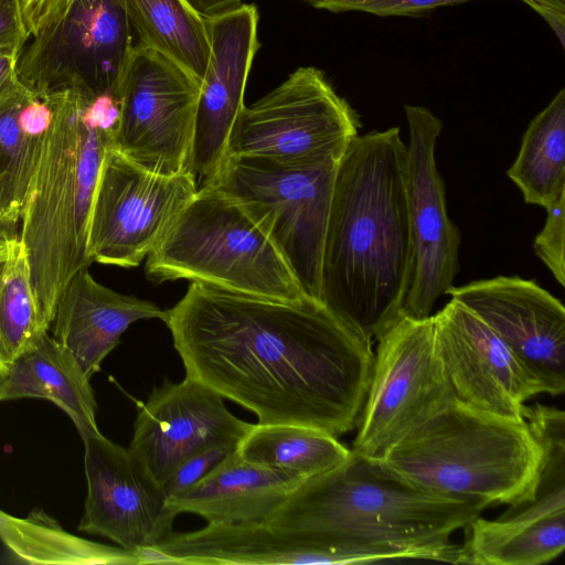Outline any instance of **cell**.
Here are the masks:
<instances>
[{"mask_svg":"<svg viewBox=\"0 0 565 565\" xmlns=\"http://www.w3.org/2000/svg\"><path fill=\"white\" fill-rule=\"evenodd\" d=\"M301 482L290 473L248 462L234 450L168 503L178 514L193 513L207 523L266 522Z\"/></svg>","mask_w":565,"mask_h":565,"instance_id":"7402d4cb","label":"cell"},{"mask_svg":"<svg viewBox=\"0 0 565 565\" xmlns=\"http://www.w3.org/2000/svg\"><path fill=\"white\" fill-rule=\"evenodd\" d=\"M488 505L425 489L351 450L337 467L301 482L266 523L303 535L444 546Z\"/></svg>","mask_w":565,"mask_h":565,"instance_id":"277c9868","label":"cell"},{"mask_svg":"<svg viewBox=\"0 0 565 565\" xmlns=\"http://www.w3.org/2000/svg\"><path fill=\"white\" fill-rule=\"evenodd\" d=\"M185 375L252 411L334 437L356 425L372 342L320 301H281L192 282L166 310Z\"/></svg>","mask_w":565,"mask_h":565,"instance_id":"6da1fadb","label":"cell"},{"mask_svg":"<svg viewBox=\"0 0 565 565\" xmlns=\"http://www.w3.org/2000/svg\"><path fill=\"white\" fill-rule=\"evenodd\" d=\"M527 204L545 210L565 193V89L529 124L507 171Z\"/></svg>","mask_w":565,"mask_h":565,"instance_id":"83f0119b","label":"cell"},{"mask_svg":"<svg viewBox=\"0 0 565 565\" xmlns=\"http://www.w3.org/2000/svg\"><path fill=\"white\" fill-rule=\"evenodd\" d=\"M258 11L241 3L206 17L211 55L201 84L188 167L198 189L210 184L227 158L233 125L244 107V93L259 47Z\"/></svg>","mask_w":565,"mask_h":565,"instance_id":"d6986e66","label":"cell"},{"mask_svg":"<svg viewBox=\"0 0 565 565\" xmlns=\"http://www.w3.org/2000/svg\"><path fill=\"white\" fill-rule=\"evenodd\" d=\"M201 83L163 55L135 46L117 88L113 146L142 168L188 171Z\"/></svg>","mask_w":565,"mask_h":565,"instance_id":"7c38bea8","label":"cell"},{"mask_svg":"<svg viewBox=\"0 0 565 565\" xmlns=\"http://www.w3.org/2000/svg\"><path fill=\"white\" fill-rule=\"evenodd\" d=\"M547 217L541 232L535 236L533 248L556 281L565 285V193H562L547 209Z\"/></svg>","mask_w":565,"mask_h":565,"instance_id":"f546056e","label":"cell"},{"mask_svg":"<svg viewBox=\"0 0 565 565\" xmlns=\"http://www.w3.org/2000/svg\"><path fill=\"white\" fill-rule=\"evenodd\" d=\"M196 191L190 172H152L111 145L105 152L90 204L88 259L125 268L138 266Z\"/></svg>","mask_w":565,"mask_h":565,"instance_id":"30bf717a","label":"cell"},{"mask_svg":"<svg viewBox=\"0 0 565 565\" xmlns=\"http://www.w3.org/2000/svg\"><path fill=\"white\" fill-rule=\"evenodd\" d=\"M137 405L128 449L162 487L192 454L237 447L252 426L234 416L218 393L186 375L180 383L167 380Z\"/></svg>","mask_w":565,"mask_h":565,"instance_id":"ac0fdd59","label":"cell"},{"mask_svg":"<svg viewBox=\"0 0 565 565\" xmlns=\"http://www.w3.org/2000/svg\"><path fill=\"white\" fill-rule=\"evenodd\" d=\"M76 0H21L22 17L30 36L61 21Z\"/></svg>","mask_w":565,"mask_h":565,"instance_id":"d6a6232c","label":"cell"},{"mask_svg":"<svg viewBox=\"0 0 565 565\" xmlns=\"http://www.w3.org/2000/svg\"><path fill=\"white\" fill-rule=\"evenodd\" d=\"M18 58L21 84L38 95L114 93L136 46L122 0H76L32 36Z\"/></svg>","mask_w":565,"mask_h":565,"instance_id":"8fae6325","label":"cell"},{"mask_svg":"<svg viewBox=\"0 0 565 565\" xmlns=\"http://www.w3.org/2000/svg\"><path fill=\"white\" fill-rule=\"evenodd\" d=\"M89 380L75 356L46 332L7 364L0 401L49 399L70 416L84 438L99 434Z\"/></svg>","mask_w":565,"mask_h":565,"instance_id":"603a6c76","label":"cell"},{"mask_svg":"<svg viewBox=\"0 0 565 565\" xmlns=\"http://www.w3.org/2000/svg\"><path fill=\"white\" fill-rule=\"evenodd\" d=\"M51 118V96L22 84L0 98V227L21 220Z\"/></svg>","mask_w":565,"mask_h":565,"instance_id":"cb8c5ba5","label":"cell"},{"mask_svg":"<svg viewBox=\"0 0 565 565\" xmlns=\"http://www.w3.org/2000/svg\"><path fill=\"white\" fill-rule=\"evenodd\" d=\"M141 565L175 564H332L327 540L286 532L266 522L207 523L186 533L167 535L140 551Z\"/></svg>","mask_w":565,"mask_h":565,"instance_id":"ffe728a7","label":"cell"},{"mask_svg":"<svg viewBox=\"0 0 565 565\" xmlns=\"http://www.w3.org/2000/svg\"><path fill=\"white\" fill-rule=\"evenodd\" d=\"M404 109L409 128L406 186L414 274L403 313L425 319L454 286L461 237L447 214L445 181L436 164L441 120L424 106L405 105Z\"/></svg>","mask_w":565,"mask_h":565,"instance_id":"5bb4252c","label":"cell"},{"mask_svg":"<svg viewBox=\"0 0 565 565\" xmlns=\"http://www.w3.org/2000/svg\"><path fill=\"white\" fill-rule=\"evenodd\" d=\"M146 274L157 284L186 279L274 300L309 298L267 232L213 184L198 189L150 252Z\"/></svg>","mask_w":565,"mask_h":565,"instance_id":"8992f818","label":"cell"},{"mask_svg":"<svg viewBox=\"0 0 565 565\" xmlns=\"http://www.w3.org/2000/svg\"><path fill=\"white\" fill-rule=\"evenodd\" d=\"M0 541L30 564L141 565L139 553L74 535L38 510L17 518L0 509Z\"/></svg>","mask_w":565,"mask_h":565,"instance_id":"484cf974","label":"cell"},{"mask_svg":"<svg viewBox=\"0 0 565 565\" xmlns=\"http://www.w3.org/2000/svg\"><path fill=\"white\" fill-rule=\"evenodd\" d=\"M359 127V116L323 73L299 67L252 106L244 105L231 131L227 158L282 164L340 160Z\"/></svg>","mask_w":565,"mask_h":565,"instance_id":"9c48e42d","label":"cell"},{"mask_svg":"<svg viewBox=\"0 0 565 565\" xmlns=\"http://www.w3.org/2000/svg\"><path fill=\"white\" fill-rule=\"evenodd\" d=\"M50 96L52 118L28 188L19 238L41 315L51 328L66 285L92 264L88 217L105 152L114 143L118 103L109 93Z\"/></svg>","mask_w":565,"mask_h":565,"instance_id":"3957f363","label":"cell"},{"mask_svg":"<svg viewBox=\"0 0 565 565\" xmlns=\"http://www.w3.org/2000/svg\"><path fill=\"white\" fill-rule=\"evenodd\" d=\"M235 449L236 447L228 445H216L184 459L163 487L167 500L173 499L200 481Z\"/></svg>","mask_w":565,"mask_h":565,"instance_id":"1f68e13d","label":"cell"},{"mask_svg":"<svg viewBox=\"0 0 565 565\" xmlns=\"http://www.w3.org/2000/svg\"><path fill=\"white\" fill-rule=\"evenodd\" d=\"M523 416L543 447L534 495L495 520L477 516L467 524L462 564L539 565L565 548V414L534 404Z\"/></svg>","mask_w":565,"mask_h":565,"instance_id":"4fadbf2b","label":"cell"},{"mask_svg":"<svg viewBox=\"0 0 565 565\" xmlns=\"http://www.w3.org/2000/svg\"><path fill=\"white\" fill-rule=\"evenodd\" d=\"M19 55L10 50L0 51V98L21 84L18 76Z\"/></svg>","mask_w":565,"mask_h":565,"instance_id":"d590c367","label":"cell"},{"mask_svg":"<svg viewBox=\"0 0 565 565\" xmlns=\"http://www.w3.org/2000/svg\"><path fill=\"white\" fill-rule=\"evenodd\" d=\"M319 9L333 12L362 11L381 17L417 15L438 7L454 6L471 0H307Z\"/></svg>","mask_w":565,"mask_h":565,"instance_id":"4dcf8cb0","label":"cell"},{"mask_svg":"<svg viewBox=\"0 0 565 565\" xmlns=\"http://www.w3.org/2000/svg\"><path fill=\"white\" fill-rule=\"evenodd\" d=\"M398 127L356 136L338 163L319 301L373 342L402 313L414 274Z\"/></svg>","mask_w":565,"mask_h":565,"instance_id":"7a4b0ae2","label":"cell"},{"mask_svg":"<svg viewBox=\"0 0 565 565\" xmlns=\"http://www.w3.org/2000/svg\"><path fill=\"white\" fill-rule=\"evenodd\" d=\"M29 38L22 17L21 0H0V51L21 53Z\"/></svg>","mask_w":565,"mask_h":565,"instance_id":"836d02e7","label":"cell"},{"mask_svg":"<svg viewBox=\"0 0 565 565\" xmlns=\"http://www.w3.org/2000/svg\"><path fill=\"white\" fill-rule=\"evenodd\" d=\"M191 3L205 17L232 9L243 0H190Z\"/></svg>","mask_w":565,"mask_h":565,"instance_id":"8d00e7d4","label":"cell"},{"mask_svg":"<svg viewBox=\"0 0 565 565\" xmlns=\"http://www.w3.org/2000/svg\"><path fill=\"white\" fill-rule=\"evenodd\" d=\"M137 47L154 51L201 84L211 41L206 17L190 0H122Z\"/></svg>","mask_w":565,"mask_h":565,"instance_id":"d4e9b609","label":"cell"},{"mask_svg":"<svg viewBox=\"0 0 565 565\" xmlns=\"http://www.w3.org/2000/svg\"><path fill=\"white\" fill-rule=\"evenodd\" d=\"M536 10L558 34L564 43L565 0H522Z\"/></svg>","mask_w":565,"mask_h":565,"instance_id":"e575fe53","label":"cell"},{"mask_svg":"<svg viewBox=\"0 0 565 565\" xmlns=\"http://www.w3.org/2000/svg\"><path fill=\"white\" fill-rule=\"evenodd\" d=\"M433 321L457 399L486 413L524 419L525 402L545 391L503 340L452 298Z\"/></svg>","mask_w":565,"mask_h":565,"instance_id":"2e32d148","label":"cell"},{"mask_svg":"<svg viewBox=\"0 0 565 565\" xmlns=\"http://www.w3.org/2000/svg\"><path fill=\"white\" fill-rule=\"evenodd\" d=\"M235 451L248 462L306 481L337 467L351 449L337 437L315 428L257 423L252 424Z\"/></svg>","mask_w":565,"mask_h":565,"instance_id":"4316f807","label":"cell"},{"mask_svg":"<svg viewBox=\"0 0 565 565\" xmlns=\"http://www.w3.org/2000/svg\"><path fill=\"white\" fill-rule=\"evenodd\" d=\"M338 163L282 164L230 157L210 183L247 210L279 248L306 296L318 301Z\"/></svg>","mask_w":565,"mask_h":565,"instance_id":"ba28073f","label":"cell"},{"mask_svg":"<svg viewBox=\"0 0 565 565\" xmlns=\"http://www.w3.org/2000/svg\"><path fill=\"white\" fill-rule=\"evenodd\" d=\"M6 372H7V363L3 361V359L0 355V387L3 383Z\"/></svg>","mask_w":565,"mask_h":565,"instance_id":"f35d334b","label":"cell"},{"mask_svg":"<svg viewBox=\"0 0 565 565\" xmlns=\"http://www.w3.org/2000/svg\"><path fill=\"white\" fill-rule=\"evenodd\" d=\"M50 327L43 319L26 249L17 236L0 269V355L9 364Z\"/></svg>","mask_w":565,"mask_h":565,"instance_id":"f1b7e54d","label":"cell"},{"mask_svg":"<svg viewBox=\"0 0 565 565\" xmlns=\"http://www.w3.org/2000/svg\"><path fill=\"white\" fill-rule=\"evenodd\" d=\"M82 439L87 493L78 530L136 553L158 545L178 515L163 487L128 448L100 433Z\"/></svg>","mask_w":565,"mask_h":565,"instance_id":"9a60e30c","label":"cell"},{"mask_svg":"<svg viewBox=\"0 0 565 565\" xmlns=\"http://www.w3.org/2000/svg\"><path fill=\"white\" fill-rule=\"evenodd\" d=\"M15 237L17 235L12 234L9 228L0 227V269L10 254L11 245Z\"/></svg>","mask_w":565,"mask_h":565,"instance_id":"74e56055","label":"cell"},{"mask_svg":"<svg viewBox=\"0 0 565 565\" xmlns=\"http://www.w3.org/2000/svg\"><path fill=\"white\" fill-rule=\"evenodd\" d=\"M164 318L166 310L156 303L99 284L86 267L76 271L63 290L50 329L92 377L130 324Z\"/></svg>","mask_w":565,"mask_h":565,"instance_id":"44dd1931","label":"cell"},{"mask_svg":"<svg viewBox=\"0 0 565 565\" xmlns=\"http://www.w3.org/2000/svg\"><path fill=\"white\" fill-rule=\"evenodd\" d=\"M484 321L542 383L545 393L565 391V309L534 280L497 276L446 292Z\"/></svg>","mask_w":565,"mask_h":565,"instance_id":"e0dca14e","label":"cell"},{"mask_svg":"<svg viewBox=\"0 0 565 565\" xmlns=\"http://www.w3.org/2000/svg\"><path fill=\"white\" fill-rule=\"evenodd\" d=\"M367 393L352 451L383 460L388 451L456 399L437 349L433 315L402 313L375 340Z\"/></svg>","mask_w":565,"mask_h":565,"instance_id":"52a82bcc","label":"cell"},{"mask_svg":"<svg viewBox=\"0 0 565 565\" xmlns=\"http://www.w3.org/2000/svg\"><path fill=\"white\" fill-rule=\"evenodd\" d=\"M382 461L425 489L512 505L533 498L543 447L525 419L493 415L456 399Z\"/></svg>","mask_w":565,"mask_h":565,"instance_id":"5b68a950","label":"cell"}]
</instances>
